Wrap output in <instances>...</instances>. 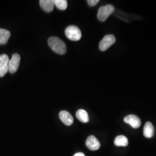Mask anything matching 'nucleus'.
I'll return each mask as SVG.
<instances>
[{"label":"nucleus","mask_w":156,"mask_h":156,"mask_svg":"<svg viewBox=\"0 0 156 156\" xmlns=\"http://www.w3.org/2000/svg\"><path fill=\"white\" fill-rule=\"evenodd\" d=\"M11 37V33L5 29L0 28V45L6 44Z\"/></svg>","instance_id":"nucleus-13"},{"label":"nucleus","mask_w":156,"mask_h":156,"mask_svg":"<svg viewBox=\"0 0 156 156\" xmlns=\"http://www.w3.org/2000/svg\"><path fill=\"white\" fill-rule=\"evenodd\" d=\"M87 2L89 5L90 6H94L99 2V0H88Z\"/></svg>","instance_id":"nucleus-16"},{"label":"nucleus","mask_w":156,"mask_h":156,"mask_svg":"<svg viewBox=\"0 0 156 156\" xmlns=\"http://www.w3.org/2000/svg\"><path fill=\"white\" fill-rule=\"evenodd\" d=\"M154 133V127L151 122H146L144 128V135L147 138L153 137Z\"/></svg>","instance_id":"nucleus-11"},{"label":"nucleus","mask_w":156,"mask_h":156,"mask_svg":"<svg viewBox=\"0 0 156 156\" xmlns=\"http://www.w3.org/2000/svg\"><path fill=\"white\" fill-rule=\"evenodd\" d=\"M59 117L62 123L67 126H71L73 122V116L66 111H62L59 113Z\"/></svg>","instance_id":"nucleus-9"},{"label":"nucleus","mask_w":156,"mask_h":156,"mask_svg":"<svg viewBox=\"0 0 156 156\" xmlns=\"http://www.w3.org/2000/svg\"><path fill=\"white\" fill-rule=\"evenodd\" d=\"M125 123L129 124L133 128H138L141 125V121L140 118L134 115H129L124 119Z\"/></svg>","instance_id":"nucleus-7"},{"label":"nucleus","mask_w":156,"mask_h":156,"mask_svg":"<svg viewBox=\"0 0 156 156\" xmlns=\"http://www.w3.org/2000/svg\"><path fill=\"white\" fill-rule=\"evenodd\" d=\"M48 45L51 50L59 55H64L67 51V46L65 42L56 37H51L48 39Z\"/></svg>","instance_id":"nucleus-1"},{"label":"nucleus","mask_w":156,"mask_h":156,"mask_svg":"<svg viewBox=\"0 0 156 156\" xmlns=\"http://www.w3.org/2000/svg\"><path fill=\"white\" fill-rule=\"evenodd\" d=\"M85 156V155H84V154L83 153H81V152H79V153H77L75 154H74V156Z\"/></svg>","instance_id":"nucleus-17"},{"label":"nucleus","mask_w":156,"mask_h":156,"mask_svg":"<svg viewBox=\"0 0 156 156\" xmlns=\"http://www.w3.org/2000/svg\"><path fill=\"white\" fill-rule=\"evenodd\" d=\"M65 34L69 40L78 41L82 38V33L80 29L76 26H69L66 28Z\"/></svg>","instance_id":"nucleus-2"},{"label":"nucleus","mask_w":156,"mask_h":156,"mask_svg":"<svg viewBox=\"0 0 156 156\" xmlns=\"http://www.w3.org/2000/svg\"><path fill=\"white\" fill-rule=\"evenodd\" d=\"M116 42V38L113 35H106L101 41L99 44V49L101 51H105Z\"/></svg>","instance_id":"nucleus-4"},{"label":"nucleus","mask_w":156,"mask_h":156,"mask_svg":"<svg viewBox=\"0 0 156 156\" xmlns=\"http://www.w3.org/2000/svg\"><path fill=\"white\" fill-rule=\"evenodd\" d=\"M86 145L91 151H97L100 147V143L99 140L93 135H90L87 138Z\"/></svg>","instance_id":"nucleus-8"},{"label":"nucleus","mask_w":156,"mask_h":156,"mask_svg":"<svg viewBox=\"0 0 156 156\" xmlns=\"http://www.w3.org/2000/svg\"><path fill=\"white\" fill-rule=\"evenodd\" d=\"M115 11V7L112 5L108 4L102 6L98 9L97 13V17L101 22H105Z\"/></svg>","instance_id":"nucleus-3"},{"label":"nucleus","mask_w":156,"mask_h":156,"mask_svg":"<svg viewBox=\"0 0 156 156\" xmlns=\"http://www.w3.org/2000/svg\"><path fill=\"white\" fill-rule=\"evenodd\" d=\"M54 4L59 10L64 11L67 8L68 3L66 0H54Z\"/></svg>","instance_id":"nucleus-15"},{"label":"nucleus","mask_w":156,"mask_h":156,"mask_svg":"<svg viewBox=\"0 0 156 156\" xmlns=\"http://www.w3.org/2000/svg\"><path fill=\"white\" fill-rule=\"evenodd\" d=\"M39 4L41 8L46 12H51L55 6L53 0H41L39 1Z\"/></svg>","instance_id":"nucleus-10"},{"label":"nucleus","mask_w":156,"mask_h":156,"mask_svg":"<svg viewBox=\"0 0 156 156\" xmlns=\"http://www.w3.org/2000/svg\"><path fill=\"white\" fill-rule=\"evenodd\" d=\"M76 117L82 123H87L89 121V115L87 112L84 109H79L76 113Z\"/></svg>","instance_id":"nucleus-12"},{"label":"nucleus","mask_w":156,"mask_h":156,"mask_svg":"<svg viewBox=\"0 0 156 156\" xmlns=\"http://www.w3.org/2000/svg\"><path fill=\"white\" fill-rule=\"evenodd\" d=\"M9 57L5 54L0 55V77H3L8 72Z\"/></svg>","instance_id":"nucleus-6"},{"label":"nucleus","mask_w":156,"mask_h":156,"mask_svg":"<svg viewBox=\"0 0 156 156\" xmlns=\"http://www.w3.org/2000/svg\"><path fill=\"white\" fill-rule=\"evenodd\" d=\"M114 144L116 146H127L128 144V139L124 135H119L115 138Z\"/></svg>","instance_id":"nucleus-14"},{"label":"nucleus","mask_w":156,"mask_h":156,"mask_svg":"<svg viewBox=\"0 0 156 156\" xmlns=\"http://www.w3.org/2000/svg\"><path fill=\"white\" fill-rule=\"evenodd\" d=\"M20 62V56L17 54L15 53L12 56L11 59L9 60V64H8V72L11 73H16L18 68L19 67Z\"/></svg>","instance_id":"nucleus-5"}]
</instances>
